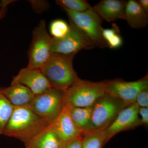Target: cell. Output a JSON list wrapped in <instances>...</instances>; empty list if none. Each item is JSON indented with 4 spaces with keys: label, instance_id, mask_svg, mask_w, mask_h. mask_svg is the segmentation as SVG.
<instances>
[{
    "label": "cell",
    "instance_id": "22",
    "mask_svg": "<svg viewBox=\"0 0 148 148\" xmlns=\"http://www.w3.org/2000/svg\"><path fill=\"white\" fill-rule=\"evenodd\" d=\"M56 1L63 9L75 12H82L91 7L90 4L85 0H57Z\"/></svg>",
    "mask_w": 148,
    "mask_h": 148
},
{
    "label": "cell",
    "instance_id": "2",
    "mask_svg": "<svg viewBox=\"0 0 148 148\" xmlns=\"http://www.w3.org/2000/svg\"><path fill=\"white\" fill-rule=\"evenodd\" d=\"M75 56L52 53L40 68L51 88L65 92L80 79L73 66Z\"/></svg>",
    "mask_w": 148,
    "mask_h": 148
},
{
    "label": "cell",
    "instance_id": "15",
    "mask_svg": "<svg viewBox=\"0 0 148 148\" xmlns=\"http://www.w3.org/2000/svg\"><path fill=\"white\" fill-rule=\"evenodd\" d=\"M125 20L131 28L143 29L147 25L148 13L142 8L138 1L129 0L125 6Z\"/></svg>",
    "mask_w": 148,
    "mask_h": 148
},
{
    "label": "cell",
    "instance_id": "20",
    "mask_svg": "<svg viewBox=\"0 0 148 148\" xmlns=\"http://www.w3.org/2000/svg\"><path fill=\"white\" fill-rule=\"evenodd\" d=\"M14 108L0 92V135L3 134L5 128L12 115Z\"/></svg>",
    "mask_w": 148,
    "mask_h": 148
},
{
    "label": "cell",
    "instance_id": "6",
    "mask_svg": "<svg viewBox=\"0 0 148 148\" xmlns=\"http://www.w3.org/2000/svg\"><path fill=\"white\" fill-rule=\"evenodd\" d=\"M52 40L47 30L45 21L41 20L33 32L27 67L40 69L45 64L51 54Z\"/></svg>",
    "mask_w": 148,
    "mask_h": 148
},
{
    "label": "cell",
    "instance_id": "25",
    "mask_svg": "<svg viewBox=\"0 0 148 148\" xmlns=\"http://www.w3.org/2000/svg\"><path fill=\"white\" fill-rule=\"evenodd\" d=\"M30 3L34 9L38 12H41L47 9V2L45 1H31Z\"/></svg>",
    "mask_w": 148,
    "mask_h": 148
},
{
    "label": "cell",
    "instance_id": "16",
    "mask_svg": "<svg viewBox=\"0 0 148 148\" xmlns=\"http://www.w3.org/2000/svg\"><path fill=\"white\" fill-rule=\"evenodd\" d=\"M60 145L49 125L25 144L26 148H60Z\"/></svg>",
    "mask_w": 148,
    "mask_h": 148
},
{
    "label": "cell",
    "instance_id": "13",
    "mask_svg": "<svg viewBox=\"0 0 148 148\" xmlns=\"http://www.w3.org/2000/svg\"><path fill=\"white\" fill-rule=\"evenodd\" d=\"M126 3L123 0H102L92 9L103 21L112 22L118 19L125 20Z\"/></svg>",
    "mask_w": 148,
    "mask_h": 148
},
{
    "label": "cell",
    "instance_id": "14",
    "mask_svg": "<svg viewBox=\"0 0 148 148\" xmlns=\"http://www.w3.org/2000/svg\"><path fill=\"white\" fill-rule=\"evenodd\" d=\"M0 92L14 108L29 106L35 96L28 88L19 83L11 84L10 86L0 90Z\"/></svg>",
    "mask_w": 148,
    "mask_h": 148
},
{
    "label": "cell",
    "instance_id": "17",
    "mask_svg": "<svg viewBox=\"0 0 148 148\" xmlns=\"http://www.w3.org/2000/svg\"><path fill=\"white\" fill-rule=\"evenodd\" d=\"M69 108L74 124L82 134L84 135L87 133L89 129L92 106L85 108L69 107Z\"/></svg>",
    "mask_w": 148,
    "mask_h": 148
},
{
    "label": "cell",
    "instance_id": "7",
    "mask_svg": "<svg viewBox=\"0 0 148 148\" xmlns=\"http://www.w3.org/2000/svg\"><path fill=\"white\" fill-rule=\"evenodd\" d=\"M65 92L51 88L35 95L29 106L38 115L52 122L58 116L65 105Z\"/></svg>",
    "mask_w": 148,
    "mask_h": 148
},
{
    "label": "cell",
    "instance_id": "5",
    "mask_svg": "<svg viewBox=\"0 0 148 148\" xmlns=\"http://www.w3.org/2000/svg\"><path fill=\"white\" fill-rule=\"evenodd\" d=\"M127 106L118 98L106 93L92 106L91 120L88 132L108 127L120 111Z\"/></svg>",
    "mask_w": 148,
    "mask_h": 148
},
{
    "label": "cell",
    "instance_id": "18",
    "mask_svg": "<svg viewBox=\"0 0 148 148\" xmlns=\"http://www.w3.org/2000/svg\"><path fill=\"white\" fill-rule=\"evenodd\" d=\"M107 127L92 130L83 136L82 148H103L108 142L106 134Z\"/></svg>",
    "mask_w": 148,
    "mask_h": 148
},
{
    "label": "cell",
    "instance_id": "11",
    "mask_svg": "<svg viewBox=\"0 0 148 148\" xmlns=\"http://www.w3.org/2000/svg\"><path fill=\"white\" fill-rule=\"evenodd\" d=\"M19 83L29 88L35 95L51 88L50 84L40 69L27 67L20 70L11 83Z\"/></svg>",
    "mask_w": 148,
    "mask_h": 148
},
{
    "label": "cell",
    "instance_id": "9",
    "mask_svg": "<svg viewBox=\"0 0 148 148\" xmlns=\"http://www.w3.org/2000/svg\"><path fill=\"white\" fill-rule=\"evenodd\" d=\"M70 29L66 36L56 39L53 38L51 54L75 55L80 50L94 48L91 43L73 23L70 22Z\"/></svg>",
    "mask_w": 148,
    "mask_h": 148
},
{
    "label": "cell",
    "instance_id": "10",
    "mask_svg": "<svg viewBox=\"0 0 148 148\" xmlns=\"http://www.w3.org/2000/svg\"><path fill=\"white\" fill-rule=\"evenodd\" d=\"M139 108L138 104L135 103L120 111L113 121L106 128L108 141L119 132L142 125L139 115Z\"/></svg>",
    "mask_w": 148,
    "mask_h": 148
},
{
    "label": "cell",
    "instance_id": "26",
    "mask_svg": "<svg viewBox=\"0 0 148 148\" xmlns=\"http://www.w3.org/2000/svg\"><path fill=\"white\" fill-rule=\"evenodd\" d=\"M139 115L142 125H148V108H140Z\"/></svg>",
    "mask_w": 148,
    "mask_h": 148
},
{
    "label": "cell",
    "instance_id": "3",
    "mask_svg": "<svg viewBox=\"0 0 148 148\" xmlns=\"http://www.w3.org/2000/svg\"><path fill=\"white\" fill-rule=\"evenodd\" d=\"M64 9L70 22L82 33L94 48L108 47L102 36L103 20L92 8L79 12Z\"/></svg>",
    "mask_w": 148,
    "mask_h": 148
},
{
    "label": "cell",
    "instance_id": "19",
    "mask_svg": "<svg viewBox=\"0 0 148 148\" xmlns=\"http://www.w3.org/2000/svg\"><path fill=\"white\" fill-rule=\"evenodd\" d=\"M112 28L103 29L102 36L108 47L112 49L120 48L123 44V40L120 35L119 30L116 24Z\"/></svg>",
    "mask_w": 148,
    "mask_h": 148
},
{
    "label": "cell",
    "instance_id": "1",
    "mask_svg": "<svg viewBox=\"0 0 148 148\" xmlns=\"http://www.w3.org/2000/svg\"><path fill=\"white\" fill-rule=\"evenodd\" d=\"M51 122L38 115L29 106L15 107L3 134L25 144Z\"/></svg>",
    "mask_w": 148,
    "mask_h": 148
},
{
    "label": "cell",
    "instance_id": "24",
    "mask_svg": "<svg viewBox=\"0 0 148 148\" xmlns=\"http://www.w3.org/2000/svg\"><path fill=\"white\" fill-rule=\"evenodd\" d=\"M83 136L77 137L65 143H61L60 148H82Z\"/></svg>",
    "mask_w": 148,
    "mask_h": 148
},
{
    "label": "cell",
    "instance_id": "23",
    "mask_svg": "<svg viewBox=\"0 0 148 148\" xmlns=\"http://www.w3.org/2000/svg\"><path fill=\"white\" fill-rule=\"evenodd\" d=\"M135 103L140 108H148V88L139 92L136 97Z\"/></svg>",
    "mask_w": 148,
    "mask_h": 148
},
{
    "label": "cell",
    "instance_id": "12",
    "mask_svg": "<svg viewBox=\"0 0 148 148\" xmlns=\"http://www.w3.org/2000/svg\"><path fill=\"white\" fill-rule=\"evenodd\" d=\"M49 125L60 144L83 136L74 124L69 107L65 104L61 112Z\"/></svg>",
    "mask_w": 148,
    "mask_h": 148
},
{
    "label": "cell",
    "instance_id": "8",
    "mask_svg": "<svg viewBox=\"0 0 148 148\" xmlns=\"http://www.w3.org/2000/svg\"><path fill=\"white\" fill-rule=\"evenodd\" d=\"M101 82L105 93L118 98L127 105L135 103L139 92L148 88L147 75L135 81L127 82L116 79Z\"/></svg>",
    "mask_w": 148,
    "mask_h": 148
},
{
    "label": "cell",
    "instance_id": "4",
    "mask_svg": "<svg viewBox=\"0 0 148 148\" xmlns=\"http://www.w3.org/2000/svg\"><path fill=\"white\" fill-rule=\"evenodd\" d=\"M105 94L101 82L80 79L65 91V104L72 108L90 107Z\"/></svg>",
    "mask_w": 148,
    "mask_h": 148
},
{
    "label": "cell",
    "instance_id": "27",
    "mask_svg": "<svg viewBox=\"0 0 148 148\" xmlns=\"http://www.w3.org/2000/svg\"><path fill=\"white\" fill-rule=\"evenodd\" d=\"M11 3V1H3L0 4V20L3 18L6 10L7 7Z\"/></svg>",
    "mask_w": 148,
    "mask_h": 148
},
{
    "label": "cell",
    "instance_id": "28",
    "mask_svg": "<svg viewBox=\"0 0 148 148\" xmlns=\"http://www.w3.org/2000/svg\"><path fill=\"white\" fill-rule=\"evenodd\" d=\"M142 8L147 13H148V0H139L138 1Z\"/></svg>",
    "mask_w": 148,
    "mask_h": 148
},
{
    "label": "cell",
    "instance_id": "21",
    "mask_svg": "<svg viewBox=\"0 0 148 148\" xmlns=\"http://www.w3.org/2000/svg\"><path fill=\"white\" fill-rule=\"evenodd\" d=\"M70 29V25L65 20L61 19L53 20L49 26V31L52 38L56 39L66 36L69 33Z\"/></svg>",
    "mask_w": 148,
    "mask_h": 148
}]
</instances>
